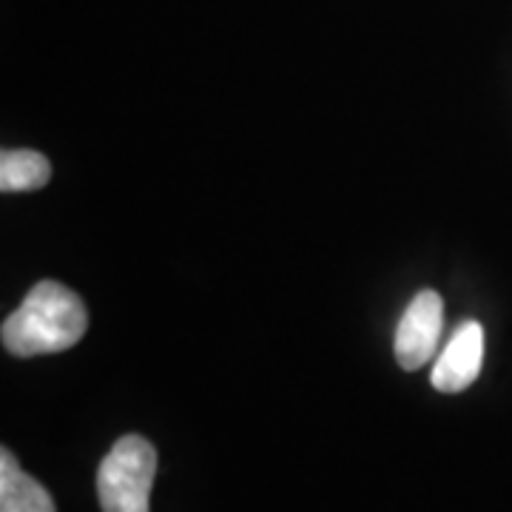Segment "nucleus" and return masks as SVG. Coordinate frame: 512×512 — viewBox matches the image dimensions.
I'll return each instance as SVG.
<instances>
[{"label":"nucleus","instance_id":"f257e3e1","mask_svg":"<svg viewBox=\"0 0 512 512\" xmlns=\"http://www.w3.org/2000/svg\"><path fill=\"white\" fill-rule=\"evenodd\" d=\"M89 328L83 299L55 279L37 282L23 305L3 322V348L12 356L29 359L43 353H63L74 348Z\"/></svg>","mask_w":512,"mask_h":512},{"label":"nucleus","instance_id":"423d86ee","mask_svg":"<svg viewBox=\"0 0 512 512\" xmlns=\"http://www.w3.org/2000/svg\"><path fill=\"white\" fill-rule=\"evenodd\" d=\"M52 165L32 148H6L0 154V191H37L49 183Z\"/></svg>","mask_w":512,"mask_h":512},{"label":"nucleus","instance_id":"20e7f679","mask_svg":"<svg viewBox=\"0 0 512 512\" xmlns=\"http://www.w3.org/2000/svg\"><path fill=\"white\" fill-rule=\"evenodd\" d=\"M484 362V330L478 322H464L441 350L430 382L439 393H461L476 382Z\"/></svg>","mask_w":512,"mask_h":512},{"label":"nucleus","instance_id":"f03ea898","mask_svg":"<svg viewBox=\"0 0 512 512\" xmlns=\"http://www.w3.org/2000/svg\"><path fill=\"white\" fill-rule=\"evenodd\" d=\"M157 476V450L143 436H123L97 467L103 512H148Z\"/></svg>","mask_w":512,"mask_h":512},{"label":"nucleus","instance_id":"7ed1b4c3","mask_svg":"<svg viewBox=\"0 0 512 512\" xmlns=\"http://www.w3.org/2000/svg\"><path fill=\"white\" fill-rule=\"evenodd\" d=\"M444 330V299L436 291H421L402 313L396 325V362L404 370H419L427 365L441 342Z\"/></svg>","mask_w":512,"mask_h":512},{"label":"nucleus","instance_id":"39448f33","mask_svg":"<svg viewBox=\"0 0 512 512\" xmlns=\"http://www.w3.org/2000/svg\"><path fill=\"white\" fill-rule=\"evenodd\" d=\"M0 512H57L49 490L20 470L12 450H0Z\"/></svg>","mask_w":512,"mask_h":512}]
</instances>
